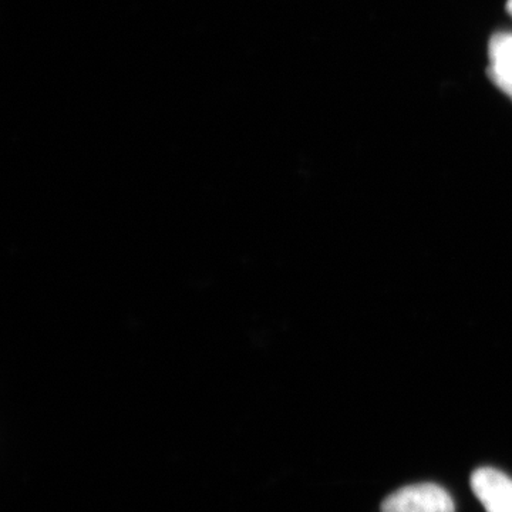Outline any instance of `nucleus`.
Wrapping results in <instances>:
<instances>
[{"mask_svg":"<svg viewBox=\"0 0 512 512\" xmlns=\"http://www.w3.org/2000/svg\"><path fill=\"white\" fill-rule=\"evenodd\" d=\"M453 498L437 484H416L400 488L382 504V512H454Z\"/></svg>","mask_w":512,"mask_h":512,"instance_id":"nucleus-1","label":"nucleus"},{"mask_svg":"<svg viewBox=\"0 0 512 512\" xmlns=\"http://www.w3.org/2000/svg\"><path fill=\"white\" fill-rule=\"evenodd\" d=\"M471 488L487 512H512V478L491 467L478 468Z\"/></svg>","mask_w":512,"mask_h":512,"instance_id":"nucleus-2","label":"nucleus"},{"mask_svg":"<svg viewBox=\"0 0 512 512\" xmlns=\"http://www.w3.org/2000/svg\"><path fill=\"white\" fill-rule=\"evenodd\" d=\"M488 56H490V66L487 74L490 80L500 79L512 82V33H495L488 45Z\"/></svg>","mask_w":512,"mask_h":512,"instance_id":"nucleus-3","label":"nucleus"},{"mask_svg":"<svg viewBox=\"0 0 512 512\" xmlns=\"http://www.w3.org/2000/svg\"><path fill=\"white\" fill-rule=\"evenodd\" d=\"M501 90V92L507 94L508 97L512 100V82H507V80L495 79L491 80Z\"/></svg>","mask_w":512,"mask_h":512,"instance_id":"nucleus-4","label":"nucleus"},{"mask_svg":"<svg viewBox=\"0 0 512 512\" xmlns=\"http://www.w3.org/2000/svg\"><path fill=\"white\" fill-rule=\"evenodd\" d=\"M505 9H507L508 15L512 18V0H507V5H505Z\"/></svg>","mask_w":512,"mask_h":512,"instance_id":"nucleus-5","label":"nucleus"}]
</instances>
